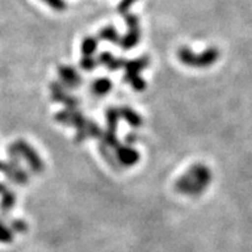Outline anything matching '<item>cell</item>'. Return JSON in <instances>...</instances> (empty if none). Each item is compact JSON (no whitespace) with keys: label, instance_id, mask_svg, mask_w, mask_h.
I'll list each match as a JSON object with an SVG mask.
<instances>
[{"label":"cell","instance_id":"obj_1","mask_svg":"<svg viewBox=\"0 0 252 252\" xmlns=\"http://www.w3.org/2000/svg\"><path fill=\"white\" fill-rule=\"evenodd\" d=\"M213 181V173L208 165L202 163L193 164L186 170L185 174L176 181L174 189L178 193L187 197L201 196Z\"/></svg>","mask_w":252,"mask_h":252},{"label":"cell","instance_id":"obj_2","mask_svg":"<svg viewBox=\"0 0 252 252\" xmlns=\"http://www.w3.org/2000/svg\"><path fill=\"white\" fill-rule=\"evenodd\" d=\"M177 57H178L179 62L187 67L192 68H208L213 64H215L220 57V53L218 50V48H208L205 51L197 54L195 51H192L191 49L187 46H182L177 51Z\"/></svg>","mask_w":252,"mask_h":252},{"label":"cell","instance_id":"obj_3","mask_svg":"<svg viewBox=\"0 0 252 252\" xmlns=\"http://www.w3.org/2000/svg\"><path fill=\"white\" fill-rule=\"evenodd\" d=\"M55 119L61 125L70 126V127L76 128L77 142H82L83 140L89 138V133H87V123H89V121L76 108H67L63 112H59L55 115Z\"/></svg>","mask_w":252,"mask_h":252},{"label":"cell","instance_id":"obj_4","mask_svg":"<svg viewBox=\"0 0 252 252\" xmlns=\"http://www.w3.org/2000/svg\"><path fill=\"white\" fill-rule=\"evenodd\" d=\"M8 151H12V153L17 154L19 158H22L27 161V165L31 169L32 173L35 174H40V173L44 172L45 164L42 161L41 157L38 155L37 151L26 142L25 140H17L14 144H12L8 149Z\"/></svg>","mask_w":252,"mask_h":252},{"label":"cell","instance_id":"obj_5","mask_svg":"<svg viewBox=\"0 0 252 252\" xmlns=\"http://www.w3.org/2000/svg\"><path fill=\"white\" fill-rule=\"evenodd\" d=\"M149 63H150L149 58L141 57L132 59V61H126L125 67H123L126 69L125 81L138 93L144 91L145 87H146L144 78L141 77V72L149 65Z\"/></svg>","mask_w":252,"mask_h":252},{"label":"cell","instance_id":"obj_6","mask_svg":"<svg viewBox=\"0 0 252 252\" xmlns=\"http://www.w3.org/2000/svg\"><path fill=\"white\" fill-rule=\"evenodd\" d=\"M126 25L128 27V31L126 35L121 36V41H119V46L125 50H129V49L134 48L136 45L140 42L141 38V29H140V21L138 17L131 14V13H126L125 14Z\"/></svg>","mask_w":252,"mask_h":252},{"label":"cell","instance_id":"obj_7","mask_svg":"<svg viewBox=\"0 0 252 252\" xmlns=\"http://www.w3.org/2000/svg\"><path fill=\"white\" fill-rule=\"evenodd\" d=\"M8 154H9V161L4 163V174L6 176V178L10 179L16 185H27L30 181V176L29 173L26 172L21 166V164H19V157L17 154L12 153V151H8Z\"/></svg>","mask_w":252,"mask_h":252},{"label":"cell","instance_id":"obj_8","mask_svg":"<svg viewBox=\"0 0 252 252\" xmlns=\"http://www.w3.org/2000/svg\"><path fill=\"white\" fill-rule=\"evenodd\" d=\"M115 160L119 166H133L140 161V154L137 150H134L131 145L128 144H118L115 146L114 153Z\"/></svg>","mask_w":252,"mask_h":252},{"label":"cell","instance_id":"obj_9","mask_svg":"<svg viewBox=\"0 0 252 252\" xmlns=\"http://www.w3.org/2000/svg\"><path fill=\"white\" fill-rule=\"evenodd\" d=\"M58 76H59L61 83L65 89H77V87L82 85V76L78 73V70L76 68L70 67V65L58 67Z\"/></svg>","mask_w":252,"mask_h":252},{"label":"cell","instance_id":"obj_10","mask_svg":"<svg viewBox=\"0 0 252 252\" xmlns=\"http://www.w3.org/2000/svg\"><path fill=\"white\" fill-rule=\"evenodd\" d=\"M51 90V99L54 100L55 102H61L64 104L67 108H76L78 105V99L74 97L73 95H70L68 93L65 87L62 85L61 82H53L50 85Z\"/></svg>","mask_w":252,"mask_h":252},{"label":"cell","instance_id":"obj_11","mask_svg":"<svg viewBox=\"0 0 252 252\" xmlns=\"http://www.w3.org/2000/svg\"><path fill=\"white\" fill-rule=\"evenodd\" d=\"M99 62L100 64H102L104 67L108 68L109 70H113V72H115V70L121 69V68L125 67L126 64V59H122V58H115L114 55L110 54V53H108V51H104V53H101L99 57Z\"/></svg>","mask_w":252,"mask_h":252},{"label":"cell","instance_id":"obj_12","mask_svg":"<svg viewBox=\"0 0 252 252\" xmlns=\"http://www.w3.org/2000/svg\"><path fill=\"white\" fill-rule=\"evenodd\" d=\"M119 115L122 119H125L128 125L133 128H140L141 126L144 125V119L138 113H136L133 109L128 108V106H123V108L118 109Z\"/></svg>","mask_w":252,"mask_h":252},{"label":"cell","instance_id":"obj_13","mask_svg":"<svg viewBox=\"0 0 252 252\" xmlns=\"http://www.w3.org/2000/svg\"><path fill=\"white\" fill-rule=\"evenodd\" d=\"M93 93L97 96H104L106 94H109L113 89L112 81L106 78V77H102V78H97L93 82Z\"/></svg>","mask_w":252,"mask_h":252},{"label":"cell","instance_id":"obj_14","mask_svg":"<svg viewBox=\"0 0 252 252\" xmlns=\"http://www.w3.org/2000/svg\"><path fill=\"white\" fill-rule=\"evenodd\" d=\"M99 38L100 40H102V41L119 45V41H121V35H119L118 31H117V29H115L114 26H106V27H104L102 30H100Z\"/></svg>","mask_w":252,"mask_h":252},{"label":"cell","instance_id":"obj_15","mask_svg":"<svg viewBox=\"0 0 252 252\" xmlns=\"http://www.w3.org/2000/svg\"><path fill=\"white\" fill-rule=\"evenodd\" d=\"M97 45H99L97 38L94 36H86L81 44V51H82L83 57H93L95 51L97 50Z\"/></svg>","mask_w":252,"mask_h":252},{"label":"cell","instance_id":"obj_16","mask_svg":"<svg viewBox=\"0 0 252 252\" xmlns=\"http://www.w3.org/2000/svg\"><path fill=\"white\" fill-rule=\"evenodd\" d=\"M119 118H121V115H119L118 109L110 108L106 110V125H108L106 132L117 134V128H118Z\"/></svg>","mask_w":252,"mask_h":252},{"label":"cell","instance_id":"obj_17","mask_svg":"<svg viewBox=\"0 0 252 252\" xmlns=\"http://www.w3.org/2000/svg\"><path fill=\"white\" fill-rule=\"evenodd\" d=\"M1 202H0V209L6 213V211L12 210V208L16 204V195H14V192L10 191L8 187L1 192Z\"/></svg>","mask_w":252,"mask_h":252},{"label":"cell","instance_id":"obj_18","mask_svg":"<svg viewBox=\"0 0 252 252\" xmlns=\"http://www.w3.org/2000/svg\"><path fill=\"white\" fill-rule=\"evenodd\" d=\"M13 241V230L0 220V242L9 243Z\"/></svg>","mask_w":252,"mask_h":252},{"label":"cell","instance_id":"obj_19","mask_svg":"<svg viewBox=\"0 0 252 252\" xmlns=\"http://www.w3.org/2000/svg\"><path fill=\"white\" fill-rule=\"evenodd\" d=\"M97 63H99V62L96 61V59H94L93 57H82V59H81L80 62V65L83 70L91 72V70L95 69Z\"/></svg>","mask_w":252,"mask_h":252},{"label":"cell","instance_id":"obj_20","mask_svg":"<svg viewBox=\"0 0 252 252\" xmlns=\"http://www.w3.org/2000/svg\"><path fill=\"white\" fill-rule=\"evenodd\" d=\"M45 4H48L55 12H64L67 9V3L64 0H42Z\"/></svg>","mask_w":252,"mask_h":252},{"label":"cell","instance_id":"obj_21","mask_svg":"<svg viewBox=\"0 0 252 252\" xmlns=\"http://www.w3.org/2000/svg\"><path fill=\"white\" fill-rule=\"evenodd\" d=\"M10 229L14 230V232H18V233H23L27 230V224L23 220H19V219H16V220H12V224H10Z\"/></svg>","mask_w":252,"mask_h":252},{"label":"cell","instance_id":"obj_22","mask_svg":"<svg viewBox=\"0 0 252 252\" xmlns=\"http://www.w3.org/2000/svg\"><path fill=\"white\" fill-rule=\"evenodd\" d=\"M137 0H122L118 5V12L121 14H126L128 12V9H131V6L136 3Z\"/></svg>","mask_w":252,"mask_h":252},{"label":"cell","instance_id":"obj_23","mask_svg":"<svg viewBox=\"0 0 252 252\" xmlns=\"http://www.w3.org/2000/svg\"><path fill=\"white\" fill-rule=\"evenodd\" d=\"M136 140H137V137H136V134L132 133V134H128L127 137H126V144L128 145H132L136 142Z\"/></svg>","mask_w":252,"mask_h":252},{"label":"cell","instance_id":"obj_24","mask_svg":"<svg viewBox=\"0 0 252 252\" xmlns=\"http://www.w3.org/2000/svg\"><path fill=\"white\" fill-rule=\"evenodd\" d=\"M6 189V186L3 185V183H0V195H1V192Z\"/></svg>","mask_w":252,"mask_h":252},{"label":"cell","instance_id":"obj_25","mask_svg":"<svg viewBox=\"0 0 252 252\" xmlns=\"http://www.w3.org/2000/svg\"><path fill=\"white\" fill-rule=\"evenodd\" d=\"M3 168H4V161L0 160V170H3Z\"/></svg>","mask_w":252,"mask_h":252}]
</instances>
